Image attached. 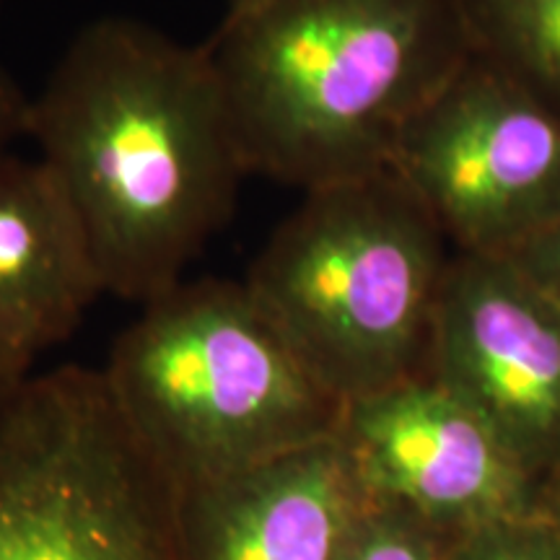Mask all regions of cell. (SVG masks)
Segmentation results:
<instances>
[{"label": "cell", "instance_id": "6da1fadb", "mask_svg": "<svg viewBox=\"0 0 560 560\" xmlns=\"http://www.w3.org/2000/svg\"><path fill=\"white\" fill-rule=\"evenodd\" d=\"M26 136L86 234L104 293L161 296L219 234L244 177L206 45L128 16L70 39Z\"/></svg>", "mask_w": 560, "mask_h": 560}, {"label": "cell", "instance_id": "7a4b0ae2", "mask_svg": "<svg viewBox=\"0 0 560 560\" xmlns=\"http://www.w3.org/2000/svg\"><path fill=\"white\" fill-rule=\"evenodd\" d=\"M206 50L247 174L310 192L387 172L470 45L454 0H272Z\"/></svg>", "mask_w": 560, "mask_h": 560}, {"label": "cell", "instance_id": "3957f363", "mask_svg": "<svg viewBox=\"0 0 560 560\" xmlns=\"http://www.w3.org/2000/svg\"><path fill=\"white\" fill-rule=\"evenodd\" d=\"M102 371L177 490L338 436L346 410L244 280H179L145 301Z\"/></svg>", "mask_w": 560, "mask_h": 560}, {"label": "cell", "instance_id": "277c9868", "mask_svg": "<svg viewBox=\"0 0 560 560\" xmlns=\"http://www.w3.org/2000/svg\"><path fill=\"white\" fill-rule=\"evenodd\" d=\"M389 170L304 192L244 278L342 405L423 376L452 257Z\"/></svg>", "mask_w": 560, "mask_h": 560}, {"label": "cell", "instance_id": "5b68a950", "mask_svg": "<svg viewBox=\"0 0 560 560\" xmlns=\"http://www.w3.org/2000/svg\"><path fill=\"white\" fill-rule=\"evenodd\" d=\"M0 560H187L179 490L102 369L0 389Z\"/></svg>", "mask_w": 560, "mask_h": 560}, {"label": "cell", "instance_id": "8992f818", "mask_svg": "<svg viewBox=\"0 0 560 560\" xmlns=\"http://www.w3.org/2000/svg\"><path fill=\"white\" fill-rule=\"evenodd\" d=\"M389 172L459 252L506 257L560 208V109L470 52L402 130Z\"/></svg>", "mask_w": 560, "mask_h": 560}, {"label": "cell", "instance_id": "52a82bcc", "mask_svg": "<svg viewBox=\"0 0 560 560\" xmlns=\"http://www.w3.org/2000/svg\"><path fill=\"white\" fill-rule=\"evenodd\" d=\"M425 374L478 412L532 478L560 472V304L514 260L452 257Z\"/></svg>", "mask_w": 560, "mask_h": 560}, {"label": "cell", "instance_id": "ba28073f", "mask_svg": "<svg viewBox=\"0 0 560 560\" xmlns=\"http://www.w3.org/2000/svg\"><path fill=\"white\" fill-rule=\"evenodd\" d=\"M338 436L374 499L450 537L537 514V478L429 374L348 402Z\"/></svg>", "mask_w": 560, "mask_h": 560}, {"label": "cell", "instance_id": "9c48e42d", "mask_svg": "<svg viewBox=\"0 0 560 560\" xmlns=\"http://www.w3.org/2000/svg\"><path fill=\"white\" fill-rule=\"evenodd\" d=\"M374 495L340 436L179 490L187 560H335Z\"/></svg>", "mask_w": 560, "mask_h": 560}, {"label": "cell", "instance_id": "30bf717a", "mask_svg": "<svg viewBox=\"0 0 560 560\" xmlns=\"http://www.w3.org/2000/svg\"><path fill=\"white\" fill-rule=\"evenodd\" d=\"M102 293L86 234L50 170L0 151V389L32 376Z\"/></svg>", "mask_w": 560, "mask_h": 560}, {"label": "cell", "instance_id": "8fae6325", "mask_svg": "<svg viewBox=\"0 0 560 560\" xmlns=\"http://www.w3.org/2000/svg\"><path fill=\"white\" fill-rule=\"evenodd\" d=\"M470 52L560 109V0H454Z\"/></svg>", "mask_w": 560, "mask_h": 560}, {"label": "cell", "instance_id": "7c38bea8", "mask_svg": "<svg viewBox=\"0 0 560 560\" xmlns=\"http://www.w3.org/2000/svg\"><path fill=\"white\" fill-rule=\"evenodd\" d=\"M452 537L395 503L374 499L335 560H446Z\"/></svg>", "mask_w": 560, "mask_h": 560}, {"label": "cell", "instance_id": "4fadbf2b", "mask_svg": "<svg viewBox=\"0 0 560 560\" xmlns=\"http://www.w3.org/2000/svg\"><path fill=\"white\" fill-rule=\"evenodd\" d=\"M446 560H560V527L537 514L482 524L452 537Z\"/></svg>", "mask_w": 560, "mask_h": 560}, {"label": "cell", "instance_id": "5bb4252c", "mask_svg": "<svg viewBox=\"0 0 560 560\" xmlns=\"http://www.w3.org/2000/svg\"><path fill=\"white\" fill-rule=\"evenodd\" d=\"M560 304V208L520 249L506 255Z\"/></svg>", "mask_w": 560, "mask_h": 560}, {"label": "cell", "instance_id": "9a60e30c", "mask_svg": "<svg viewBox=\"0 0 560 560\" xmlns=\"http://www.w3.org/2000/svg\"><path fill=\"white\" fill-rule=\"evenodd\" d=\"M26 117L30 96L0 68V151L11 149L13 140L26 136Z\"/></svg>", "mask_w": 560, "mask_h": 560}, {"label": "cell", "instance_id": "2e32d148", "mask_svg": "<svg viewBox=\"0 0 560 560\" xmlns=\"http://www.w3.org/2000/svg\"><path fill=\"white\" fill-rule=\"evenodd\" d=\"M272 0H229V13H244L252 9H260V5H268Z\"/></svg>", "mask_w": 560, "mask_h": 560}, {"label": "cell", "instance_id": "e0dca14e", "mask_svg": "<svg viewBox=\"0 0 560 560\" xmlns=\"http://www.w3.org/2000/svg\"><path fill=\"white\" fill-rule=\"evenodd\" d=\"M550 520L556 522L558 527H560V495H558V503H556V509H552V516H550Z\"/></svg>", "mask_w": 560, "mask_h": 560}, {"label": "cell", "instance_id": "ac0fdd59", "mask_svg": "<svg viewBox=\"0 0 560 560\" xmlns=\"http://www.w3.org/2000/svg\"><path fill=\"white\" fill-rule=\"evenodd\" d=\"M0 3H3V0H0Z\"/></svg>", "mask_w": 560, "mask_h": 560}]
</instances>
